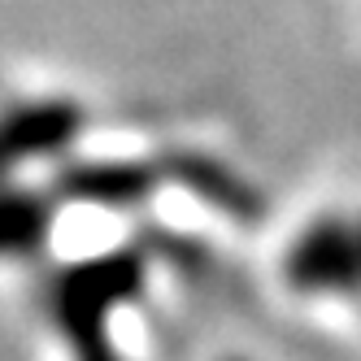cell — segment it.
I'll return each instance as SVG.
<instances>
[{"label":"cell","mask_w":361,"mask_h":361,"mask_svg":"<svg viewBox=\"0 0 361 361\" xmlns=\"http://www.w3.org/2000/svg\"><path fill=\"white\" fill-rule=\"evenodd\" d=\"M152 188H157V170L144 161H74L57 174L61 196L96 209H131Z\"/></svg>","instance_id":"4"},{"label":"cell","mask_w":361,"mask_h":361,"mask_svg":"<svg viewBox=\"0 0 361 361\" xmlns=\"http://www.w3.org/2000/svg\"><path fill=\"white\" fill-rule=\"evenodd\" d=\"M357 231H361V218H357Z\"/></svg>","instance_id":"6"},{"label":"cell","mask_w":361,"mask_h":361,"mask_svg":"<svg viewBox=\"0 0 361 361\" xmlns=\"http://www.w3.org/2000/svg\"><path fill=\"white\" fill-rule=\"evenodd\" d=\"M57 204L48 192L0 178V262H31L53 235Z\"/></svg>","instance_id":"5"},{"label":"cell","mask_w":361,"mask_h":361,"mask_svg":"<svg viewBox=\"0 0 361 361\" xmlns=\"http://www.w3.org/2000/svg\"><path fill=\"white\" fill-rule=\"evenodd\" d=\"M283 279L300 296L353 300L361 296V231L357 218L322 214L288 244Z\"/></svg>","instance_id":"2"},{"label":"cell","mask_w":361,"mask_h":361,"mask_svg":"<svg viewBox=\"0 0 361 361\" xmlns=\"http://www.w3.org/2000/svg\"><path fill=\"white\" fill-rule=\"evenodd\" d=\"M87 109L61 96H35L0 109V178H13L27 166L53 161L79 144Z\"/></svg>","instance_id":"3"},{"label":"cell","mask_w":361,"mask_h":361,"mask_svg":"<svg viewBox=\"0 0 361 361\" xmlns=\"http://www.w3.org/2000/svg\"><path fill=\"white\" fill-rule=\"evenodd\" d=\"M148 262L140 248L100 252L70 262L48 283V318L70 348V361H122L114 344V318L144 296Z\"/></svg>","instance_id":"1"}]
</instances>
